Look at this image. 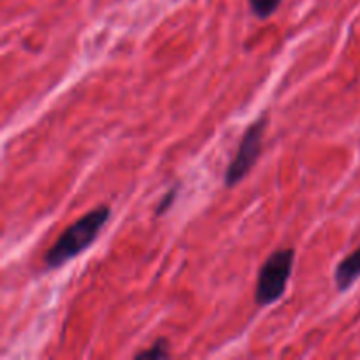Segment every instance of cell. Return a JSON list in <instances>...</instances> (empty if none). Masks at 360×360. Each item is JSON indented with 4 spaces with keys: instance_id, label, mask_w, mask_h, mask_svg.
Returning a JSON list of instances; mask_svg holds the SVG:
<instances>
[{
    "instance_id": "6da1fadb",
    "label": "cell",
    "mask_w": 360,
    "mask_h": 360,
    "mask_svg": "<svg viewBox=\"0 0 360 360\" xmlns=\"http://www.w3.org/2000/svg\"><path fill=\"white\" fill-rule=\"evenodd\" d=\"M109 218H111V207L98 206L69 225L44 255L46 269H60L86 252L97 241Z\"/></svg>"
},
{
    "instance_id": "7a4b0ae2",
    "label": "cell",
    "mask_w": 360,
    "mask_h": 360,
    "mask_svg": "<svg viewBox=\"0 0 360 360\" xmlns=\"http://www.w3.org/2000/svg\"><path fill=\"white\" fill-rule=\"evenodd\" d=\"M294 250L280 248L271 253L262 264L255 287V302L260 308L274 304L283 297L294 269Z\"/></svg>"
},
{
    "instance_id": "3957f363",
    "label": "cell",
    "mask_w": 360,
    "mask_h": 360,
    "mask_svg": "<svg viewBox=\"0 0 360 360\" xmlns=\"http://www.w3.org/2000/svg\"><path fill=\"white\" fill-rule=\"evenodd\" d=\"M267 127V116H260L257 122L246 129L243 134V139L239 143L238 151H236L234 158L229 164L227 171L224 174V185L227 188H234L236 185L243 181L248 176V172L255 167L257 160L262 155V141H264V130Z\"/></svg>"
},
{
    "instance_id": "277c9868",
    "label": "cell",
    "mask_w": 360,
    "mask_h": 360,
    "mask_svg": "<svg viewBox=\"0 0 360 360\" xmlns=\"http://www.w3.org/2000/svg\"><path fill=\"white\" fill-rule=\"evenodd\" d=\"M360 278V248L352 252L350 255L345 257L340 264H338L336 271H334V283L340 292H347L348 288L354 287Z\"/></svg>"
},
{
    "instance_id": "5b68a950",
    "label": "cell",
    "mask_w": 360,
    "mask_h": 360,
    "mask_svg": "<svg viewBox=\"0 0 360 360\" xmlns=\"http://www.w3.org/2000/svg\"><path fill=\"white\" fill-rule=\"evenodd\" d=\"M250 9L255 14L259 20H267L269 16H273L276 13V9L280 7V4L283 0H248Z\"/></svg>"
},
{
    "instance_id": "8992f818",
    "label": "cell",
    "mask_w": 360,
    "mask_h": 360,
    "mask_svg": "<svg viewBox=\"0 0 360 360\" xmlns=\"http://www.w3.org/2000/svg\"><path fill=\"white\" fill-rule=\"evenodd\" d=\"M171 355V350H169V341L165 338H160V340L155 341L148 350L137 352L134 357L136 359H167Z\"/></svg>"
},
{
    "instance_id": "52a82bcc",
    "label": "cell",
    "mask_w": 360,
    "mask_h": 360,
    "mask_svg": "<svg viewBox=\"0 0 360 360\" xmlns=\"http://www.w3.org/2000/svg\"><path fill=\"white\" fill-rule=\"evenodd\" d=\"M176 197H178V185L172 186V188H169L167 192H165V195L162 197V200L158 202L157 210H155V217H162L164 213H167V211L172 207V204H174Z\"/></svg>"
}]
</instances>
